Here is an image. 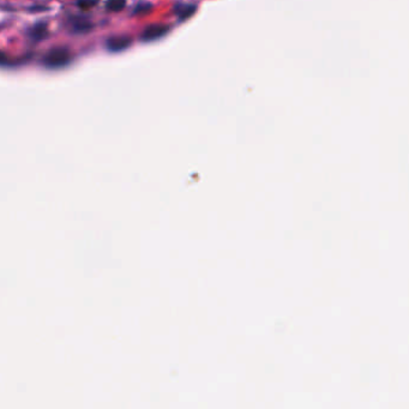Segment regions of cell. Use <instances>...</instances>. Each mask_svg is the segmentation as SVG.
Returning a JSON list of instances; mask_svg holds the SVG:
<instances>
[{
    "instance_id": "2",
    "label": "cell",
    "mask_w": 409,
    "mask_h": 409,
    "mask_svg": "<svg viewBox=\"0 0 409 409\" xmlns=\"http://www.w3.org/2000/svg\"><path fill=\"white\" fill-rule=\"evenodd\" d=\"M168 32H170V28L166 24H161V23L150 24L143 30L140 40L144 41V42H152V41H156L167 35Z\"/></svg>"
},
{
    "instance_id": "9",
    "label": "cell",
    "mask_w": 409,
    "mask_h": 409,
    "mask_svg": "<svg viewBox=\"0 0 409 409\" xmlns=\"http://www.w3.org/2000/svg\"><path fill=\"white\" fill-rule=\"evenodd\" d=\"M152 5L150 4H147V2H139V4L137 5V7L135 9V12L136 14H143V12H148L152 10Z\"/></svg>"
},
{
    "instance_id": "8",
    "label": "cell",
    "mask_w": 409,
    "mask_h": 409,
    "mask_svg": "<svg viewBox=\"0 0 409 409\" xmlns=\"http://www.w3.org/2000/svg\"><path fill=\"white\" fill-rule=\"evenodd\" d=\"M96 4H98V0H78V6L84 10L90 9Z\"/></svg>"
},
{
    "instance_id": "1",
    "label": "cell",
    "mask_w": 409,
    "mask_h": 409,
    "mask_svg": "<svg viewBox=\"0 0 409 409\" xmlns=\"http://www.w3.org/2000/svg\"><path fill=\"white\" fill-rule=\"evenodd\" d=\"M71 61V53L65 47L52 48L42 59V63L46 68L57 70V68H65Z\"/></svg>"
},
{
    "instance_id": "4",
    "label": "cell",
    "mask_w": 409,
    "mask_h": 409,
    "mask_svg": "<svg viewBox=\"0 0 409 409\" xmlns=\"http://www.w3.org/2000/svg\"><path fill=\"white\" fill-rule=\"evenodd\" d=\"M70 27L72 33H75V34H84V33L90 32L93 24L86 17L77 16L70 19Z\"/></svg>"
},
{
    "instance_id": "7",
    "label": "cell",
    "mask_w": 409,
    "mask_h": 409,
    "mask_svg": "<svg viewBox=\"0 0 409 409\" xmlns=\"http://www.w3.org/2000/svg\"><path fill=\"white\" fill-rule=\"evenodd\" d=\"M126 5V0H108L106 5V9L111 12H119Z\"/></svg>"
},
{
    "instance_id": "5",
    "label": "cell",
    "mask_w": 409,
    "mask_h": 409,
    "mask_svg": "<svg viewBox=\"0 0 409 409\" xmlns=\"http://www.w3.org/2000/svg\"><path fill=\"white\" fill-rule=\"evenodd\" d=\"M174 12L176 16L179 17V19L185 20L195 15L196 6L192 4H184V2H179V4H175Z\"/></svg>"
},
{
    "instance_id": "6",
    "label": "cell",
    "mask_w": 409,
    "mask_h": 409,
    "mask_svg": "<svg viewBox=\"0 0 409 409\" xmlns=\"http://www.w3.org/2000/svg\"><path fill=\"white\" fill-rule=\"evenodd\" d=\"M28 34H29L32 40L41 41L47 36V25H46V23H37L34 27L30 28Z\"/></svg>"
},
{
    "instance_id": "3",
    "label": "cell",
    "mask_w": 409,
    "mask_h": 409,
    "mask_svg": "<svg viewBox=\"0 0 409 409\" xmlns=\"http://www.w3.org/2000/svg\"><path fill=\"white\" fill-rule=\"evenodd\" d=\"M131 37L127 36V35H116V36H112L107 40L106 47L109 52L119 53L127 50L131 46Z\"/></svg>"
}]
</instances>
